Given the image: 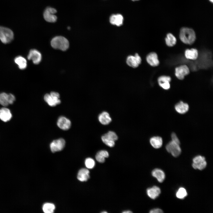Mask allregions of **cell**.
<instances>
[{"mask_svg": "<svg viewBox=\"0 0 213 213\" xmlns=\"http://www.w3.org/2000/svg\"><path fill=\"white\" fill-rule=\"evenodd\" d=\"M179 37L182 42L188 45L193 44L196 39L194 31L191 29L187 28H183L181 29Z\"/></svg>", "mask_w": 213, "mask_h": 213, "instance_id": "obj_1", "label": "cell"}, {"mask_svg": "<svg viewBox=\"0 0 213 213\" xmlns=\"http://www.w3.org/2000/svg\"><path fill=\"white\" fill-rule=\"evenodd\" d=\"M51 46L55 49L63 51L67 50L69 47V42L67 39L62 36H57L51 40Z\"/></svg>", "mask_w": 213, "mask_h": 213, "instance_id": "obj_2", "label": "cell"}, {"mask_svg": "<svg viewBox=\"0 0 213 213\" xmlns=\"http://www.w3.org/2000/svg\"><path fill=\"white\" fill-rule=\"evenodd\" d=\"M14 34L9 28L0 26V40L3 43L10 42L13 39Z\"/></svg>", "mask_w": 213, "mask_h": 213, "instance_id": "obj_3", "label": "cell"}, {"mask_svg": "<svg viewBox=\"0 0 213 213\" xmlns=\"http://www.w3.org/2000/svg\"><path fill=\"white\" fill-rule=\"evenodd\" d=\"M118 138L115 133L113 131H109L102 136L101 139L103 142L110 147L114 146L115 141Z\"/></svg>", "mask_w": 213, "mask_h": 213, "instance_id": "obj_4", "label": "cell"}, {"mask_svg": "<svg viewBox=\"0 0 213 213\" xmlns=\"http://www.w3.org/2000/svg\"><path fill=\"white\" fill-rule=\"evenodd\" d=\"M59 94L56 92H51L50 94H46L44 97V101L51 106H54L61 103Z\"/></svg>", "mask_w": 213, "mask_h": 213, "instance_id": "obj_5", "label": "cell"}, {"mask_svg": "<svg viewBox=\"0 0 213 213\" xmlns=\"http://www.w3.org/2000/svg\"><path fill=\"white\" fill-rule=\"evenodd\" d=\"M190 70L186 65L183 64L176 67L175 69V75L179 80H182L185 77L190 73Z\"/></svg>", "mask_w": 213, "mask_h": 213, "instance_id": "obj_6", "label": "cell"}, {"mask_svg": "<svg viewBox=\"0 0 213 213\" xmlns=\"http://www.w3.org/2000/svg\"><path fill=\"white\" fill-rule=\"evenodd\" d=\"M167 151L174 157H177L180 154L181 151L180 144L172 141L166 146Z\"/></svg>", "mask_w": 213, "mask_h": 213, "instance_id": "obj_7", "label": "cell"}, {"mask_svg": "<svg viewBox=\"0 0 213 213\" xmlns=\"http://www.w3.org/2000/svg\"><path fill=\"white\" fill-rule=\"evenodd\" d=\"M193 161L192 166L195 169L202 170L206 166V162L205 157L203 156L200 155L196 156L193 158Z\"/></svg>", "mask_w": 213, "mask_h": 213, "instance_id": "obj_8", "label": "cell"}, {"mask_svg": "<svg viewBox=\"0 0 213 213\" xmlns=\"http://www.w3.org/2000/svg\"><path fill=\"white\" fill-rule=\"evenodd\" d=\"M56 10L53 8L48 7L45 10L43 17L46 21L50 22H54L56 21L57 17L54 14L57 12Z\"/></svg>", "mask_w": 213, "mask_h": 213, "instance_id": "obj_9", "label": "cell"}, {"mask_svg": "<svg viewBox=\"0 0 213 213\" xmlns=\"http://www.w3.org/2000/svg\"><path fill=\"white\" fill-rule=\"evenodd\" d=\"M65 144V141L62 138L54 140L50 144L51 151L53 153L61 151L64 148Z\"/></svg>", "mask_w": 213, "mask_h": 213, "instance_id": "obj_10", "label": "cell"}, {"mask_svg": "<svg viewBox=\"0 0 213 213\" xmlns=\"http://www.w3.org/2000/svg\"><path fill=\"white\" fill-rule=\"evenodd\" d=\"M141 58L137 53H136L134 56H128L126 59V63L128 65L133 68L137 67L141 64Z\"/></svg>", "mask_w": 213, "mask_h": 213, "instance_id": "obj_11", "label": "cell"}, {"mask_svg": "<svg viewBox=\"0 0 213 213\" xmlns=\"http://www.w3.org/2000/svg\"><path fill=\"white\" fill-rule=\"evenodd\" d=\"M27 58L29 60H32L34 64H38L41 61L42 56L38 51L35 49H32L30 51Z\"/></svg>", "mask_w": 213, "mask_h": 213, "instance_id": "obj_12", "label": "cell"}, {"mask_svg": "<svg viewBox=\"0 0 213 213\" xmlns=\"http://www.w3.org/2000/svg\"><path fill=\"white\" fill-rule=\"evenodd\" d=\"M58 126L64 130H68L71 126L70 120L64 116H61L58 119L57 122Z\"/></svg>", "mask_w": 213, "mask_h": 213, "instance_id": "obj_13", "label": "cell"}, {"mask_svg": "<svg viewBox=\"0 0 213 213\" xmlns=\"http://www.w3.org/2000/svg\"><path fill=\"white\" fill-rule=\"evenodd\" d=\"M146 60L147 63L152 67L157 66L159 64L157 54L155 52L149 53L146 56Z\"/></svg>", "mask_w": 213, "mask_h": 213, "instance_id": "obj_14", "label": "cell"}, {"mask_svg": "<svg viewBox=\"0 0 213 213\" xmlns=\"http://www.w3.org/2000/svg\"><path fill=\"white\" fill-rule=\"evenodd\" d=\"M123 17L120 14L112 15L109 18V22L111 24L118 26H121L123 24Z\"/></svg>", "mask_w": 213, "mask_h": 213, "instance_id": "obj_15", "label": "cell"}, {"mask_svg": "<svg viewBox=\"0 0 213 213\" xmlns=\"http://www.w3.org/2000/svg\"><path fill=\"white\" fill-rule=\"evenodd\" d=\"M98 118L99 122L104 125L109 124L112 120L109 114L106 111H104L100 113Z\"/></svg>", "mask_w": 213, "mask_h": 213, "instance_id": "obj_16", "label": "cell"}, {"mask_svg": "<svg viewBox=\"0 0 213 213\" xmlns=\"http://www.w3.org/2000/svg\"><path fill=\"white\" fill-rule=\"evenodd\" d=\"M185 58L188 59L195 60L198 57V51L195 48L187 49L185 51Z\"/></svg>", "mask_w": 213, "mask_h": 213, "instance_id": "obj_17", "label": "cell"}, {"mask_svg": "<svg viewBox=\"0 0 213 213\" xmlns=\"http://www.w3.org/2000/svg\"><path fill=\"white\" fill-rule=\"evenodd\" d=\"M160 188L156 186L149 188L147 190L148 196L152 199H155L158 197L161 193Z\"/></svg>", "mask_w": 213, "mask_h": 213, "instance_id": "obj_18", "label": "cell"}, {"mask_svg": "<svg viewBox=\"0 0 213 213\" xmlns=\"http://www.w3.org/2000/svg\"><path fill=\"white\" fill-rule=\"evenodd\" d=\"M12 117V114L9 109L6 108L0 109V119L4 122L9 121Z\"/></svg>", "mask_w": 213, "mask_h": 213, "instance_id": "obj_19", "label": "cell"}, {"mask_svg": "<svg viewBox=\"0 0 213 213\" xmlns=\"http://www.w3.org/2000/svg\"><path fill=\"white\" fill-rule=\"evenodd\" d=\"M189 109L188 105L186 103L180 101L175 106L176 111L180 114H184L187 112Z\"/></svg>", "mask_w": 213, "mask_h": 213, "instance_id": "obj_20", "label": "cell"}, {"mask_svg": "<svg viewBox=\"0 0 213 213\" xmlns=\"http://www.w3.org/2000/svg\"><path fill=\"white\" fill-rule=\"evenodd\" d=\"M89 173L88 169H81L78 172L77 178L79 180L82 182L86 181L90 178Z\"/></svg>", "mask_w": 213, "mask_h": 213, "instance_id": "obj_21", "label": "cell"}, {"mask_svg": "<svg viewBox=\"0 0 213 213\" xmlns=\"http://www.w3.org/2000/svg\"><path fill=\"white\" fill-rule=\"evenodd\" d=\"M152 175L153 177L156 178L159 183H162L165 178V174L163 171L159 169H155L152 172Z\"/></svg>", "mask_w": 213, "mask_h": 213, "instance_id": "obj_22", "label": "cell"}, {"mask_svg": "<svg viewBox=\"0 0 213 213\" xmlns=\"http://www.w3.org/2000/svg\"><path fill=\"white\" fill-rule=\"evenodd\" d=\"M150 143L152 146L155 149L160 148L163 143L162 138L158 136H154L150 139Z\"/></svg>", "mask_w": 213, "mask_h": 213, "instance_id": "obj_23", "label": "cell"}, {"mask_svg": "<svg viewBox=\"0 0 213 213\" xmlns=\"http://www.w3.org/2000/svg\"><path fill=\"white\" fill-rule=\"evenodd\" d=\"M14 61L17 64L19 68L21 70L25 69L27 66V62L26 59L21 56H18L16 57L14 59Z\"/></svg>", "mask_w": 213, "mask_h": 213, "instance_id": "obj_24", "label": "cell"}, {"mask_svg": "<svg viewBox=\"0 0 213 213\" xmlns=\"http://www.w3.org/2000/svg\"><path fill=\"white\" fill-rule=\"evenodd\" d=\"M109 156V154L107 151L105 150H101L99 151L96 155V160L99 162L103 163L105 161V158Z\"/></svg>", "mask_w": 213, "mask_h": 213, "instance_id": "obj_25", "label": "cell"}, {"mask_svg": "<svg viewBox=\"0 0 213 213\" xmlns=\"http://www.w3.org/2000/svg\"><path fill=\"white\" fill-rule=\"evenodd\" d=\"M165 41L166 45L170 47L174 46L177 42L176 38L171 33L167 34L165 38Z\"/></svg>", "mask_w": 213, "mask_h": 213, "instance_id": "obj_26", "label": "cell"}, {"mask_svg": "<svg viewBox=\"0 0 213 213\" xmlns=\"http://www.w3.org/2000/svg\"><path fill=\"white\" fill-rule=\"evenodd\" d=\"M0 104L3 106H6L9 104V94L4 92L0 93Z\"/></svg>", "mask_w": 213, "mask_h": 213, "instance_id": "obj_27", "label": "cell"}, {"mask_svg": "<svg viewBox=\"0 0 213 213\" xmlns=\"http://www.w3.org/2000/svg\"><path fill=\"white\" fill-rule=\"evenodd\" d=\"M55 209V206L54 204L51 203L44 204L42 207L43 212L45 213H52L54 212Z\"/></svg>", "mask_w": 213, "mask_h": 213, "instance_id": "obj_28", "label": "cell"}, {"mask_svg": "<svg viewBox=\"0 0 213 213\" xmlns=\"http://www.w3.org/2000/svg\"><path fill=\"white\" fill-rule=\"evenodd\" d=\"M176 196L178 199H183L187 195V193L185 189L183 188H180L176 193Z\"/></svg>", "mask_w": 213, "mask_h": 213, "instance_id": "obj_29", "label": "cell"}, {"mask_svg": "<svg viewBox=\"0 0 213 213\" xmlns=\"http://www.w3.org/2000/svg\"><path fill=\"white\" fill-rule=\"evenodd\" d=\"M85 164L86 167L88 169H92L95 165V162L91 158H87L85 161Z\"/></svg>", "mask_w": 213, "mask_h": 213, "instance_id": "obj_30", "label": "cell"}, {"mask_svg": "<svg viewBox=\"0 0 213 213\" xmlns=\"http://www.w3.org/2000/svg\"><path fill=\"white\" fill-rule=\"evenodd\" d=\"M171 78L170 76L167 75H162L159 77L157 79L158 84L166 83L167 82H170Z\"/></svg>", "mask_w": 213, "mask_h": 213, "instance_id": "obj_31", "label": "cell"}, {"mask_svg": "<svg viewBox=\"0 0 213 213\" xmlns=\"http://www.w3.org/2000/svg\"><path fill=\"white\" fill-rule=\"evenodd\" d=\"M159 85L161 87L165 90L169 89L170 87V85L169 82L159 84Z\"/></svg>", "mask_w": 213, "mask_h": 213, "instance_id": "obj_32", "label": "cell"}, {"mask_svg": "<svg viewBox=\"0 0 213 213\" xmlns=\"http://www.w3.org/2000/svg\"><path fill=\"white\" fill-rule=\"evenodd\" d=\"M171 137L172 141L178 144H180V141L175 133H172Z\"/></svg>", "mask_w": 213, "mask_h": 213, "instance_id": "obj_33", "label": "cell"}, {"mask_svg": "<svg viewBox=\"0 0 213 213\" xmlns=\"http://www.w3.org/2000/svg\"><path fill=\"white\" fill-rule=\"evenodd\" d=\"M15 100L14 96L12 94H9V104H12Z\"/></svg>", "mask_w": 213, "mask_h": 213, "instance_id": "obj_34", "label": "cell"}, {"mask_svg": "<svg viewBox=\"0 0 213 213\" xmlns=\"http://www.w3.org/2000/svg\"><path fill=\"white\" fill-rule=\"evenodd\" d=\"M150 213H163V211L161 209L159 208H156L151 209L149 212Z\"/></svg>", "mask_w": 213, "mask_h": 213, "instance_id": "obj_35", "label": "cell"}, {"mask_svg": "<svg viewBox=\"0 0 213 213\" xmlns=\"http://www.w3.org/2000/svg\"><path fill=\"white\" fill-rule=\"evenodd\" d=\"M132 212V211L129 210L124 211L122 212V213H131Z\"/></svg>", "mask_w": 213, "mask_h": 213, "instance_id": "obj_36", "label": "cell"}, {"mask_svg": "<svg viewBox=\"0 0 213 213\" xmlns=\"http://www.w3.org/2000/svg\"><path fill=\"white\" fill-rule=\"evenodd\" d=\"M101 213H107V212H106V211H103V212H101Z\"/></svg>", "mask_w": 213, "mask_h": 213, "instance_id": "obj_37", "label": "cell"}, {"mask_svg": "<svg viewBox=\"0 0 213 213\" xmlns=\"http://www.w3.org/2000/svg\"><path fill=\"white\" fill-rule=\"evenodd\" d=\"M132 0V1H138L139 0Z\"/></svg>", "mask_w": 213, "mask_h": 213, "instance_id": "obj_38", "label": "cell"}, {"mask_svg": "<svg viewBox=\"0 0 213 213\" xmlns=\"http://www.w3.org/2000/svg\"><path fill=\"white\" fill-rule=\"evenodd\" d=\"M210 1L212 2H213V0H209Z\"/></svg>", "mask_w": 213, "mask_h": 213, "instance_id": "obj_39", "label": "cell"}]
</instances>
